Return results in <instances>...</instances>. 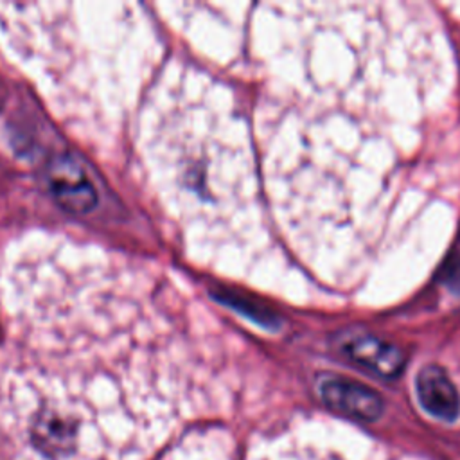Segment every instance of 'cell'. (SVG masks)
Segmentation results:
<instances>
[{
  "label": "cell",
  "mask_w": 460,
  "mask_h": 460,
  "mask_svg": "<svg viewBox=\"0 0 460 460\" xmlns=\"http://www.w3.org/2000/svg\"><path fill=\"white\" fill-rule=\"evenodd\" d=\"M49 190L56 203L72 214H86L97 203L93 181L81 164L68 155H56L45 169Z\"/></svg>",
  "instance_id": "obj_1"
},
{
  "label": "cell",
  "mask_w": 460,
  "mask_h": 460,
  "mask_svg": "<svg viewBox=\"0 0 460 460\" xmlns=\"http://www.w3.org/2000/svg\"><path fill=\"white\" fill-rule=\"evenodd\" d=\"M318 392L322 401L331 410H336L350 419L374 420L383 413V399L379 394L352 379L336 376L322 377L318 383Z\"/></svg>",
  "instance_id": "obj_2"
},
{
  "label": "cell",
  "mask_w": 460,
  "mask_h": 460,
  "mask_svg": "<svg viewBox=\"0 0 460 460\" xmlns=\"http://www.w3.org/2000/svg\"><path fill=\"white\" fill-rule=\"evenodd\" d=\"M420 406L440 420H455L460 411V397L455 383L438 365H426L415 379Z\"/></svg>",
  "instance_id": "obj_3"
},
{
  "label": "cell",
  "mask_w": 460,
  "mask_h": 460,
  "mask_svg": "<svg viewBox=\"0 0 460 460\" xmlns=\"http://www.w3.org/2000/svg\"><path fill=\"white\" fill-rule=\"evenodd\" d=\"M345 352L361 367L381 377H395L404 367L399 347L370 334H356L343 345Z\"/></svg>",
  "instance_id": "obj_4"
},
{
  "label": "cell",
  "mask_w": 460,
  "mask_h": 460,
  "mask_svg": "<svg viewBox=\"0 0 460 460\" xmlns=\"http://www.w3.org/2000/svg\"><path fill=\"white\" fill-rule=\"evenodd\" d=\"M266 460H349L345 455L322 451L316 446H277Z\"/></svg>",
  "instance_id": "obj_5"
},
{
  "label": "cell",
  "mask_w": 460,
  "mask_h": 460,
  "mask_svg": "<svg viewBox=\"0 0 460 460\" xmlns=\"http://www.w3.org/2000/svg\"><path fill=\"white\" fill-rule=\"evenodd\" d=\"M446 284L451 291L455 293H460V255L453 261L451 268L447 270V275H446Z\"/></svg>",
  "instance_id": "obj_6"
}]
</instances>
